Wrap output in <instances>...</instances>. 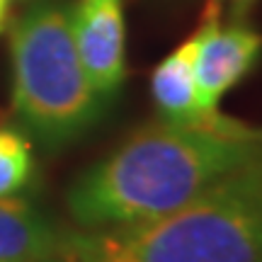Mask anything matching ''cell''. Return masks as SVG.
<instances>
[{"label": "cell", "mask_w": 262, "mask_h": 262, "mask_svg": "<svg viewBox=\"0 0 262 262\" xmlns=\"http://www.w3.org/2000/svg\"><path fill=\"white\" fill-rule=\"evenodd\" d=\"M66 238L41 209L19 199L0 196V262H47L63 257Z\"/></svg>", "instance_id": "6"}, {"label": "cell", "mask_w": 262, "mask_h": 262, "mask_svg": "<svg viewBox=\"0 0 262 262\" xmlns=\"http://www.w3.org/2000/svg\"><path fill=\"white\" fill-rule=\"evenodd\" d=\"M66 262H262V153L165 216L68 233Z\"/></svg>", "instance_id": "2"}, {"label": "cell", "mask_w": 262, "mask_h": 262, "mask_svg": "<svg viewBox=\"0 0 262 262\" xmlns=\"http://www.w3.org/2000/svg\"><path fill=\"white\" fill-rule=\"evenodd\" d=\"M71 32L93 88L112 102L126 80L124 0H73Z\"/></svg>", "instance_id": "5"}, {"label": "cell", "mask_w": 262, "mask_h": 262, "mask_svg": "<svg viewBox=\"0 0 262 262\" xmlns=\"http://www.w3.org/2000/svg\"><path fill=\"white\" fill-rule=\"evenodd\" d=\"M194 37V83L199 102L219 112V102L262 58V34L243 17L221 22V0H209Z\"/></svg>", "instance_id": "4"}, {"label": "cell", "mask_w": 262, "mask_h": 262, "mask_svg": "<svg viewBox=\"0 0 262 262\" xmlns=\"http://www.w3.org/2000/svg\"><path fill=\"white\" fill-rule=\"evenodd\" d=\"M10 3L12 0H0V32L8 27V17H10Z\"/></svg>", "instance_id": "10"}, {"label": "cell", "mask_w": 262, "mask_h": 262, "mask_svg": "<svg viewBox=\"0 0 262 262\" xmlns=\"http://www.w3.org/2000/svg\"><path fill=\"white\" fill-rule=\"evenodd\" d=\"M257 153L260 126L224 114L199 124H146L73 180L66 206L88 231L150 221L192 202Z\"/></svg>", "instance_id": "1"}, {"label": "cell", "mask_w": 262, "mask_h": 262, "mask_svg": "<svg viewBox=\"0 0 262 262\" xmlns=\"http://www.w3.org/2000/svg\"><path fill=\"white\" fill-rule=\"evenodd\" d=\"M150 95L163 119L180 124L211 122L219 112H209L199 102L194 83V37L182 41L163 58L150 75Z\"/></svg>", "instance_id": "7"}, {"label": "cell", "mask_w": 262, "mask_h": 262, "mask_svg": "<svg viewBox=\"0 0 262 262\" xmlns=\"http://www.w3.org/2000/svg\"><path fill=\"white\" fill-rule=\"evenodd\" d=\"M47 262H66V260H61V257H58V260H47Z\"/></svg>", "instance_id": "11"}, {"label": "cell", "mask_w": 262, "mask_h": 262, "mask_svg": "<svg viewBox=\"0 0 262 262\" xmlns=\"http://www.w3.org/2000/svg\"><path fill=\"white\" fill-rule=\"evenodd\" d=\"M22 3H27V0H22Z\"/></svg>", "instance_id": "12"}, {"label": "cell", "mask_w": 262, "mask_h": 262, "mask_svg": "<svg viewBox=\"0 0 262 262\" xmlns=\"http://www.w3.org/2000/svg\"><path fill=\"white\" fill-rule=\"evenodd\" d=\"M221 3H224V0H221ZM226 3H231V5H233V15H235V17H243L245 12L250 10V5H253L255 0H226Z\"/></svg>", "instance_id": "9"}, {"label": "cell", "mask_w": 262, "mask_h": 262, "mask_svg": "<svg viewBox=\"0 0 262 262\" xmlns=\"http://www.w3.org/2000/svg\"><path fill=\"white\" fill-rule=\"evenodd\" d=\"M32 172V139L19 126H0V196L27 187Z\"/></svg>", "instance_id": "8"}, {"label": "cell", "mask_w": 262, "mask_h": 262, "mask_svg": "<svg viewBox=\"0 0 262 262\" xmlns=\"http://www.w3.org/2000/svg\"><path fill=\"white\" fill-rule=\"evenodd\" d=\"M12 112L19 129L47 150L83 139L107 112L85 73L71 32V5L34 0L10 29Z\"/></svg>", "instance_id": "3"}]
</instances>
